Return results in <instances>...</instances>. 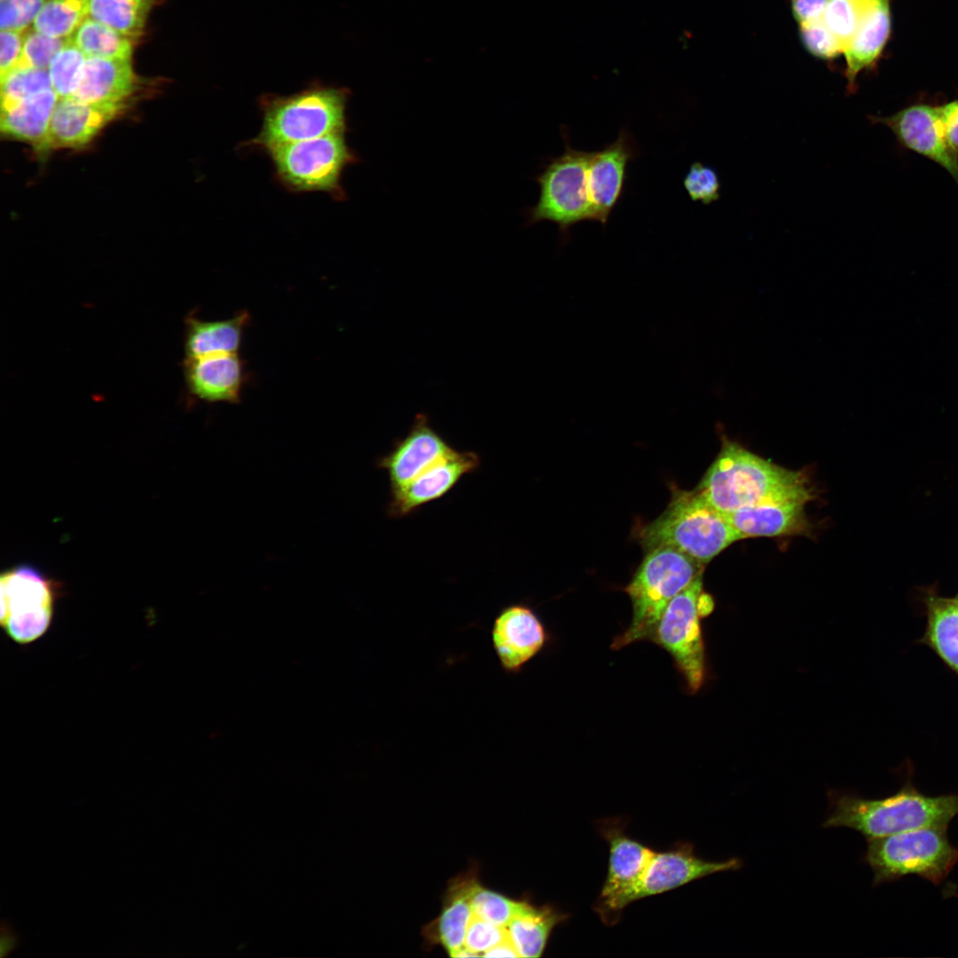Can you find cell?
Instances as JSON below:
<instances>
[{
    "label": "cell",
    "mask_w": 958,
    "mask_h": 958,
    "mask_svg": "<svg viewBox=\"0 0 958 958\" xmlns=\"http://www.w3.org/2000/svg\"><path fill=\"white\" fill-rule=\"evenodd\" d=\"M829 811L824 828L845 827L866 839L922 828H947L958 814V793L929 796L912 782V772L894 794L868 799L858 795L828 791Z\"/></svg>",
    "instance_id": "6da1fadb"
},
{
    "label": "cell",
    "mask_w": 958,
    "mask_h": 958,
    "mask_svg": "<svg viewBox=\"0 0 958 958\" xmlns=\"http://www.w3.org/2000/svg\"><path fill=\"white\" fill-rule=\"evenodd\" d=\"M695 490L726 515L772 499L811 491L803 472L772 463L725 437L716 459Z\"/></svg>",
    "instance_id": "7a4b0ae2"
},
{
    "label": "cell",
    "mask_w": 958,
    "mask_h": 958,
    "mask_svg": "<svg viewBox=\"0 0 958 958\" xmlns=\"http://www.w3.org/2000/svg\"><path fill=\"white\" fill-rule=\"evenodd\" d=\"M349 95L347 88L320 83L289 96L263 94L259 98L261 130L242 145L268 152L287 144L346 133Z\"/></svg>",
    "instance_id": "3957f363"
},
{
    "label": "cell",
    "mask_w": 958,
    "mask_h": 958,
    "mask_svg": "<svg viewBox=\"0 0 958 958\" xmlns=\"http://www.w3.org/2000/svg\"><path fill=\"white\" fill-rule=\"evenodd\" d=\"M643 548L671 546L703 564L743 538L696 491H672L666 509L636 532Z\"/></svg>",
    "instance_id": "277c9868"
},
{
    "label": "cell",
    "mask_w": 958,
    "mask_h": 958,
    "mask_svg": "<svg viewBox=\"0 0 958 958\" xmlns=\"http://www.w3.org/2000/svg\"><path fill=\"white\" fill-rule=\"evenodd\" d=\"M646 552L624 589L632 605L631 624L614 639L612 649L650 639L671 601L703 574L704 564L677 548L657 546Z\"/></svg>",
    "instance_id": "5b68a950"
},
{
    "label": "cell",
    "mask_w": 958,
    "mask_h": 958,
    "mask_svg": "<svg viewBox=\"0 0 958 958\" xmlns=\"http://www.w3.org/2000/svg\"><path fill=\"white\" fill-rule=\"evenodd\" d=\"M943 828H922L867 839L864 861L873 871V884L917 876L942 883L958 862V848Z\"/></svg>",
    "instance_id": "8992f818"
},
{
    "label": "cell",
    "mask_w": 958,
    "mask_h": 958,
    "mask_svg": "<svg viewBox=\"0 0 958 958\" xmlns=\"http://www.w3.org/2000/svg\"><path fill=\"white\" fill-rule=\"evenodd\" d=\"M345 134L333 133L269 150L278 182L294 192H322L334 200L346 199L342 173L359 160Z\"/></svg>",
    "instance_id": "52a82bcc"
},
{
    "label": "cell",
    "mask_w": 958,
    "mask_h": 958,
    "mask_svg": "<svg viewBox=\"0 0 958 958\" xmlns=\"http://www.w3.org/2000/svg\"><path fill=\"white\" fill-rule=\"evenodd\" d=\"M711 597L703 590V574L675 596L657 622L650 640L673 658L690 693H696L705 678V651L700 618L713 609Z\"/></svg>",
    "instance_id": "ba28073f"
},
{
    "label": "cell",
    "mask_w": 958,
    "mask_h": 958,
    "mask_svg": "<svg viewBox=\"0 0 958 958\" xmlns=\"http://www.w3.org/2000/svg\"><path fill=\"white\" fill-rule=\"evenodd\" d=\"M2 629L15 643L30 644L50 629L59 583L29 564L6 569L0 577Z\"/></svg>",
    "instance_id": "9c48e42d"
},
{
    "label": "cell",
    "mask_w": 958,
    "mask_h": 958,
    "mask_svg": "<svg viewBox=\"0 0 958 958\" xmlns=\"http://www.w3.org/2000/svg\"><path fill=\"white\" fill-rule=\"evenodd\" d=\"M564 153L545 165L535 177L540 192L538 203L526 210L528 224L540 221L555 223L562 235L583 221H592L587 192V169L593 152L573 149L568 135Z\"/></svg>",
    "instance_id": "30bf717a"
},
{
    "label": "cell",
    "mask_w": 958,
    "mask_h": 958,
    "mask_svg": "<svg viewBox=\"0 0 958 958\" xmlns=\"http://www.w3.org/2000/svg\"><path fill=\"white\" fill-rule=\"evenodd\" d=\"M598 830L609 845L607 875L593 906L601 922L616 924L641 879L654 850L627 835L619 819L602 820Z\"/></svg>",
    "instance_id": "8fae6325"
},
{
    "label": "cell",
    "mask_w": 958,
    "mask_h": 958,
    "mask_svg": "<svg viewBox=\"0 0 958 958\" xmlns=\"http://www.w3.org/2000/svg\"><path fill=\"white\" fill-rule=\"evenodd\" d=\"M868 119L889 128L903 147L939 165L958 182V152L946 138L939 106L915 104L889 116Z\"/></svg>",
    "instance_id": "7c38bea8"
},
{
    "label": "cell",
    "mask_w": 958,
    "mask_h": 958,
    "mask_svg": "<svg viewBox=\"0 0 958 958\" xmlns=\"http://www.w3.org/2000/svg\"><path fill=\"white\" fill-rule=\"evenodd\" d=\"M742 867V861L740 858L708 860L696 855L692 844L679 842L668 850L654 851L632 895V903L670 891L716 873L738 870Z\"/></svg>",
    "instance_id": "4fadbf2b"
},
{
    "label": "cell",
    "mask_w": 958,
    "mask_h": 958,
    "mask_svg": "<svg viewBox=\"0 0 958 958\" xmlns=\"http://www.w3.org/2000/svg\"><path fill=\"white\" fill-rule=\"evenodd\" d=\"M479 455L453 449L406 484L390 491L387 514L402 518L445 496L466 475L478 469Z\"/></svg>",
    "instance_id": "5bb4252c"
},
{
    "label": "cell",
    "mask_w": 958,
    "mask_h": 958,
    "mask_svg": "<svg viewBox=\"0 0 958 958\" xmlns=\"http://www.w3.org/2000/svg\"><path fill=\"white\" fill-rule=\"evenodd\" d=\"M492 648L506 673H517L547 640L546 628L529 606L514 603L501 609L491 629Z\"/></svg>",
    "instance_id": "9a60e30c"
},
{
    "label": "cell",
    "mask_w": 958,
    "mask_h": 958,
    "mask_svg": "<svg viewBox=\"0 0 958 958\" xmlns=\"http://www.w3.org/2000/svg\"><path fill=\"white\" fill-rule=\"evenodd\" d=\"M453 448L436 431L428 417L418 413L403 438L394 442L392 449L376 460V466L386 471L391 490L397 489L425 471Z\"/></svg>",
    "instance_id": "2e32d148"
},
{
    "label": "cell",
    "mask_w": 958,
    "mask_h": 958,
    "mask_svg": "<svg viewBox=\"0 0 958 958\" xmlns=\"http://www.w3.org/2000/svg\"><path fill=\"white\" fill-rule=\"evenodd\" d=\"M637 155L636 145L626 129L620 130L615 142L593 152L587 169L592 221L603 225L608 222L624 192L627 165Z\"/></svg>",
    "instance_id": "e0dca14e"
},
{
    "label": "cell",
    "mask_w": 958,
    "mask_h": 958,
    "mask_svg": "<svg viewBox=\"0 0 958 958\" xmlns=\"http://www.w3.org/2000/svg\"><path fill=\"white\" fill-rule=\"evenodd\" d=\"M813 497L812 491H807L772 499L737 510L726 517L743 538L807 534L810 523L805 507Z\"/></svg>",
    "instance_id": "ac0fdd59"
},
{
    "label": "cell",
    "mask_w": 958,
    "mask_h": 958,
    "mask_svg": "<svg viewBox=\"0 0 958 958\" xmlns=\"http://www.w3.org/2000/svg\"><path fill=\"white\" fill-rule=\"evenodd\" d=\"M184 372L190 394L208 403H240L248 379L238 353L185 358Z\"/></svg>",
    "instance_id": "d6986e66"
},
{
    "label": "cell",
    "mask_w": 958,
    "mask_h": 958,
    "mask_svg": "<svg viewBox=\"0 0 958 958\" xmlns=\"http://www.w3.org/2000/svg\"><path fill=\"white\" fill-rule=\"evenodd\" d=\"M477 881V865L471 866L466 872L449 881L443 895L439 915L421 929L427 946H442L451 957L464 946L466 931L473 915L471 893Z\"/></svg>",
    "instance_id": "ffe728a7"
},
{
    "label": "cell",
    "mask_w": 958,
    "mask_h": 958,
    "mask_svg": "<svg viewBox=\"0 0 958 958\" xmlns=\"http://www.w3.org/2000/svg\"><path fill=\"white\" fill-rule=\"evenodd\" d=\"M135 89L130 59L87 57L71 97L118 114Z\"/></svg>",
    "instance_id": "44dd1931"
},
{
    "label": "cell",
    "mask_w": 958,
    "mask_h": 958,
    "mask_svg": "<svg viewBox=\"0 0 958 958\" xmlns=\"http://www.w3.org/2000/svg\"><path fill=\"white\" fill-rule=\"evenodd\" d=\"M115 115L73 97L59 98L50 122L48 151L86 145Z\"/></svg>",
    "instance_id": "7402d4cb"
},
{
    "label": "cell",
    "mask_w": 958,
    "mask_h": 958,
    "mask_svg": "<svg viewBox=\"0 0 958 958\" xmlns=\"http://www.w3.org/2000/svg\"><path fill=\"white\" fill-rule=\"evenodd\" d=\"M926 627L918 640L958 676V597L942 596L936 585L920 589Z\"/></svg>",
    "instance_id": "603a6c76"
},
{
    "label": "cell",
    "mask_w": 958,
    "mask_h": 958,
    "mask_svg": "<svg viewBox=\"0 0 958 958\" xmlns=\"http://www.w3.org/2000/svg\"><path fill=\"white\" fill-rule=\"evenodd\" d=\"M890 31V0H875L844 51L848 91L854 90L857 76L876 62Z\"/></svg>",
    "instance_id": "cb8c5ba5"
},
{
    "label": "cell",
    "mask_w": 958,
    "mask_h": 958,
    "mask_svg": "<svg viewBox=\"0 0 958 958\" xmlns=\"http://www.w3.org/2000/svg\"><path fill=\"white\" fill-rule=\"evenodd\" d=\"M250 320L247 310L220 320H202L189 315L185 320V358L237 354Z\"/></svg>",
    "instance_id": "d4e9b609"
},
{
    "label": "cell",
    "mask_w": 958,
    "mask_h": 958,
    "mask_svg": "<svg viewBox=\"0 0 958 958\" xmlns=\"http://www.w3.org/2000/svg\"><path fill=\"white\" fill-rule=\"evenodd\" d=\"M58 100L59 96L50 89L1 106L2 133L28 142L38 151H48L50 122Z\"/></svg>",
    "instance_id": "484cf974"
},
{
    "label": "cell",
    "mask_w": 958,
    "mask_h": 958,
    "mask_svg": "<svg viewBox=\"0 0 958 958\" xmlns=\"http://www.w3.org/2000/svg\"><path fill=\"white\" fill-rule=\"evenodd\" d=\"M567 918L566 913L553 906L538 907L527 899L506 926L519 957L541 956L554 929Z\"/></svg>",
    "instance_id": "4316f807"
},
{
    "label": "cell",
    "mask_w": 958,
    "mask_h": 958,
    "mask_svg": "<svg viewBox=\"0 0 958 958\" xmlns=\"http://www.w3.org/2000/svg\"><path fill=\"white\" fill-rule=\"evenodd\" d=\"M86 57L131 59L132 39L88 16L71 36Z\"/></svg>",
    "instance_id": "83f0119b"
},
{
    "label": "cell",
    "mask_w": 958,
    "mask_h": 958,
    "mask_svg": "<svg viewBox=\"0 0 958 958\" xmlns=\"http://www.w3.org/2000/svg\"><path fill=\"white\" fill-rule=\"evenodd\" d=\"M154 0H90L89 16L135 39L142 34Z\"/></svg>",
    "instance_id": "f1b7e54d"
},
{
    "label": "cell",
    "mask_w": 958,
    "mask_h": 958,
    "mask_svg": "<svg viewBox=\"0 0 958 958\" xmlns=\"http://www.w3.org/2000/svg\"><path fill=\"white\" fill-rule=\"evenodd\" d=\"M90 0H46L33 28L58 38H70L89 16Z\"/></svg>",
    "instance_id": "f546056e"
},
{
    "label": "cell",
    "mask_w": 958,
    "mask_h": 958,
    "mask_svg": "<svg viewBox=\"0 0 958 958\" xmlns=\"http://www.w3.org/2000/svg\"><path fill=\"white\" fill-rule=\"evenodd\" d=\"M526 900L513 899L486 888L480 881L475 884L470 899L473 915L500 927L507 926Z\"/></svg>",
    "instance_id": "4dcf8cb0"
},
{
    "label": "cell",
    "mask_w": 958,
    "mask_h": 958,
    "mask_svg": "<svg viewBox=\"0 0 958 958\" xmlns=\"http://www.w3.org/2000/svg\"><path fill=\"white\" fill-rule=\"evenodd\" d=\"M875 0H828L822 20L844 51Z\"/></svg>",
    "instance_id": "1f68e13d"
},
{
    "label": "cell",
    "mask_w": 958,
    "mask_h": 958,
    "mask_svg": "<svg viewBox=\"0 0 958 958\" xmlns=\"http://www.w3.org/2000/svg\"><path fill=\"white\" fill-rule=\"evenodd\" d=\"M1 78V106L52 89L48 69L13 68Z\"/></svg>",
    "instance_id": "d6a6232c"
},
{
    "label": "cell",
    "mask_w": 958,
    "mask_h": 958,
    "mask_svg": "<svg viewBox=\"0 0 958 958\" xmlns=\"http://www.w3.org/2000/svg\"><path fill=\"white\" fill-rule=\"evenodd\" d=\"M71 37L51 60L48 71L52 90L59 98L71 97L86 59Z\"/></svg>",
    "instance_id": "836d02e7"
},
{
    "label": "cell",
    "mask_w": 958,
    "mask_h": 958,
    "mask_svg": "<svg viewBox=\"0 0 958 958\" xmlns=\"http://www.w3.org/2000/svg\"><path fill=\"white\" fill-rule=\"evenodd\" d=\"M68 39L49 36L34 29L27 32L20 59L14 68L48 69Z\"/></svg>",
    "instance_id": "e575fe53"
},
{
    "label": "cell",
    "mask_w": 958,
    "mask_h": 958,
    "mask_svg": "<svg viewBox=\"0 0 958 958\" xmlns=\"http://www.w3.org/2000/svg\"><path fill=\"white\" fill-rule=\"evenodd\" d=\"M683 185L693 201L708 205L720 197V182L717 172L699 161L691 164L684 177Z\"/></svg>",
    "instance_id": "d590c367"
},
{
    "label": "cell",
    "mask_w": 958,
    "mask_h": 958,
    "mask_svg": "<svg viewBox=\"0 0 958 958\" xmlns=\"http://www.w3.org/2000/svg\"><path fill=\"white\" fill-rule=\"evenodd\" d=\"M799 27L802 43L812 55L832 59L844 53L843 45L822 19Z\"/></svg>",
    "instance_id": "8d00e7d4"
},
{
    "label": "cell",
    "mask_w": 958,
    "mask_h": 958,
    "mask_svg": "<svg viewBox=\"0 0 958 958\" xmlns=\"http://www.w3.org/2000/svg\"><path fill=\"white\" fill-rule=\"evenodd\" d=\"M46 0H0L1 30L24 31L33 24Z\"/></svg>",
    "instance_id": "74e56055"
},
{
    "label": "cell",
    "mask_w": 958,
    "mask_h": 958,
    "mask_svg": "<svg viewBox=\"0 0 958 958\" xmlns=\"http://www.w3.org/2000/svg\"><path fill=\"white\" fill-rule=\"evenodd\" d=\"M507 937L506 927L498 926L472 915L466 931L464 946L482 956Z\"/></svg>",
    "instance_id": "f35d334b"
},
{
    "label": "cell",
    "mask_w": 958,
    "mask_h": 958,
    "mask_svg": "<svg viewBox=\"0 0 958 958\" xmlns=\"http://www.w3.org/2000/svg\"><path fill=\"white\" fill-rule=\"evenodd\" d=\"M25 35L24 31L1 30L0 77L17 66L22 53Z\"/></svg>",
    "instance_id": "ab89813d"
},
{
    "label": "cell",
    "mask_w": 958,
    "mask_h": 958,
    "mask_svg": "<svg viewBox=\"0 0 958 958\" xmlns=\"http://www.w3.org/2000/svg\"><path fill=\"white\" fill-rule=\"evenodd\" d=\"M828 0H790L792 14L800 25L821 20Z\"/></svg>",
    "instance_id": "60d3db41"
},
{
    "label": "cell",
    "mask_w": 958,
    "mask_h": 958,
    "mask_svg": "<svg viewBox=\"0 0 958 958\" xmlns=\"http://www.w3.org/2000/svg\"><path fill=\"white\" fill-rule=\"evenodd\" d=\"M939 112L946 138L958 152V99L939 106Z\"/></svg>",
    "instance_id": "b9f144b4"
},
{
    "label": "cell",
    "mask_w": 958,
    "mask_h": 958,
    "mask_svg": "<svg viewBox=\"0 0 958 958\" xmlns=\"http://www.w3.org/2000/svg\"><path fill=\"white\" fill-rule=\"evenodd\" d=\"M21 945V938L15 927L5 919L0 924V957L12 954Z\"/></svg>",
    "instance_id": "7bdbcfd3"
},
{
    "label": "cell",
    "mask_w": 958,
    "mask_h": 958,
    "mask_svg": "<svg viewBox=\"0 0 958 958\" xmlns=\"http://www.w3.org/2000/svg\"><path fill=\"white\" fill-rule=\"evenodd\" d=\"M483 957H519L509 936L482 954Z\"/></svg>",
    "instance_id": "ee69618b"
},
{
    "label": "cell",
    "mask_w": 958,
    "mask_h": 958,
    "mask_svg": "<svg viewBox=\"0 0 958 958\" xmlns=\"http://www.w3.org/2000/svg\"><path fill=\"white\" fill-rule=\"evenodd\" d=\"M956 596L958 597V593H957V595H956Z\"/></svg>",
    "instance_id": "f6af8a7d"
}]
</instances>
